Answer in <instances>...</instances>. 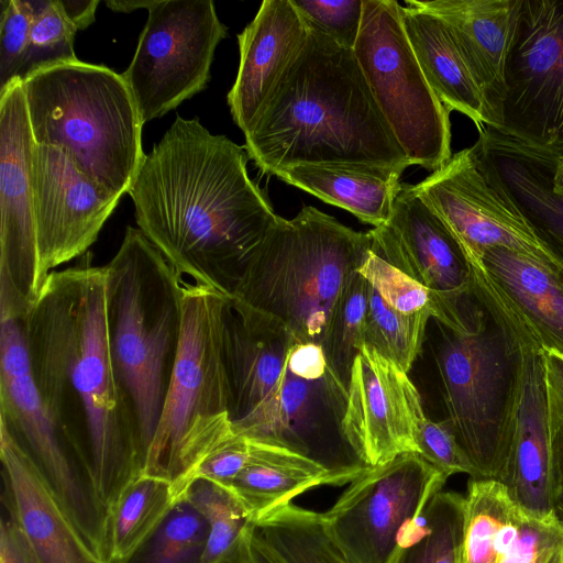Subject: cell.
I'll return each instance as SVG.
<instances>
[{
    "label": "cell",
    "instance_id": "1",
    "mask_svg": "<svg viewBox=\"0 0 563 563\" xmlns=\"http://www.w3.org/2000/svg\"><path fill=\"white\" fill-rule=\"evenodd\" d=\"M87 252L53 271L26 316L32 371L63 435L86 464L109 516L142 475L144 452L133 400L113 357L106 268Z\"/></svg>",
    "mask_w": 563,
    "mask_h": 563
},
{
    "label": "cell",
    "instance_id": "2",
    "mask_svg": "<svg viewBox=\"0 0 563 563\" xmlns=\"http://www.w3.org/2000/svg\"><path fill=\"white\" fill-rule=\"evenodd\" d=\"M244 146L177 115L129 189L139 229L181 280L231 297L277 214Z\"/></svg>",
    "mask_w": 563,
    "mask_h": 563
},
{
    "label": "cell",
    "instance_id": "3",
    "mask_svg": "<svg viewBox=\"0 0 563 563\" xmlns=\"http://www.w3.org/2000/svg\"><path fill=\"white\" fill-rule=\"evenodd\" d=\"M244 136L250 159L268 175L306 164L411 166L354 51L311 25Z\"/></svg>",
    "mask_w": 563,
    "mask_h": 563
},
{
    "label": "cell",
    "instance_id": "4",
    "mask_svg": "<svg viewBox=\"0 0 563 563\" xmlns=\"http://www.w3.org/2000/svg\"><path fill=\"white\" fill-rule=\"evenodd\" d=\"M438 325L434 360L444 419L473 466L471 478L498 481L512 440L527 355L540 343L476 266L456 319Z\"/></svg>",
    "mask_w": 563,
    "mask_h": 563
},
{
    "label": "cell",
    "instance_id": "5",
    "mask_svg": "<svg viewBox=\"0 0 563 563\" xmlns=\"http://www.w3.org/2000/svg\"><path fill=\"white\" fill-rule=\"evenodd\" d=\"M22 85L35 144L60 148L107 192L128 194L146 154L144 123L122 74L78 59L42 69Z\"/></svg>",
    "mask_w": 563,
    "mask_h": 563
},
{
    "label": "cell",
    "instance_id": "6",
    "mask_svg": "<svg viewBox=\"0 0 563 563\" xmlns=\"http://www.w3.org/2000/svg\"><path fill=\"white\" fill-rule=\"evenodd\" d=\"M371 251V236L312 206L277 217L230 298L283 323L299 343L322 345L334 303Z\"/></svg>",
    "mask_w": 563,
    "mask_h": 563
},
{
    "label": "cell",
    "instance_id": "7",
    "mask_svg": "<svg viewBox=\"0 0 563 563\" xmlns=\"http://www.w3.org/2000/svg\"><path fill=\"white\" fill-rule=\"evenodd\" d=\"M104 268L111 349L135 406L145 464L179 350L181 279L132 227Z\"/></svg>",
    "mask_w": 563,
    "mask_h": 563
},
{
    "label": "cell",
    "instance_id": "8",
    "mask_svg": "<svg viewBox=\"0 0 563 563\" xmlns=\"http://www.w3.org/2000/svg\"><path fill=\"white\" fill-rule=\"evenodd\" d=\"M179 350L142 475L169 481L179 495L198 464L235 434L223 357L230 297L181 280Z\"/></svg>",
    "mask_w": 563,
    "mask_h": 563
},
{
    "label": "cell",
    "instance_id": "9",
    "mask_svg": "<svg viewBox=\"0 0 563 563\" xmlns=\"http://www.w3.org/2000/svg\"><path fill=\"white\" fill-rule=\"evenodd\" d=\"M29 311L0 306L1 424L29 456L86 544L110 562L109 512L82 459L56 426L33 375Z\"/></svg>",
    "mask_w": 563,
    "mask_h": 563
},
{
    "label": "cell",
    "instance_id": "10",
    "mask_svg": "<svg viewBox=\"0 0 563 563\" xmlns=\"http://www.w3.org/2000/svg\"><path fill=\"white\" fill-rule=\"evenodd\" d=\"M372 95L411 165L441 168L452 157L450 111L429 86L396 0H364L353 48Z\"/></svg>",
    "mask_w": 563,
    "mask_h": 563
},
{
    "label": "cell",
    "instance_id": "11",
    "mask_svg": "<svg viewBox=\"0 0 563 563\" xmlns=\"http://www.w3.org/2000/svg\"><path fill=\"white\" fill-rule=\"evenodd\" d=\"M135 54L122 74L143 123L203 90L228 27L211 0H154Z\"/></svg>",
    "mask_w": 563,
    "mask_h": 563
},
{
    "label": "cell",
    "instance_id": "12",
    "mask_svg": "<svg viewBox=\"0 0 563 563\" xmlns=\"http://www.w3.org/2000/svg\"><path fill=\"white\" fill-rule=\"evenodd\" d=\"M498 131L563 162V0H520Z\"/></svg>",
    "mask_w": 563,
    "mask_h": 563
},
{
    "label": "cell",
    "instance_id": "13",
    "mask_svg": "<svg viewBox=\"0 0 563 563\" xmlns=\"http://www.w3.org/2000/svg\"><path fill=\"white\" fill-rule=\"evenodd\" d=\"M449 477L413 452L371 467L321 512L350 563H389L407 527Z\"/></svg>",
    "mask_w": 563,
    "mask_h": 563
},
{
    "label": "cell",
    "instance_id": "14",
    "mask_svg": "<svg viewBox=\"0 0 563 563\" xmlns=\"http://www.w3.org/2000/svg\"><path fill=\"white\" fill-rule=\"evenodd\" d=\"M413 188L448 227L471 266L487 249L503 246L563 272L474 145L453 154Z\"/></svg>",
    "mask_w": 563,
    "mask_h": 563
},
{
    "label": "cell",
    "instance_id": "15",
    "mask_svg": "<svg viewBox=\"0 0 563 563\" xmlns=\"http://www.w3.org/2000/svg\"><path fill=\"white\" fill-rule=\"evenodd\" d=\"M21 79L0 92V302L30 309L42 284L32 184L34 148Z\"/></svg>",
    "mask_w": 563,
    "mask_h": 563
},
{
    "label": "cell",
    "instance_id": "16",
    "mask_svg": "<svg viewBox=\"0 0 563 563\" xmlns=\"http://www.w3.org/2000/svg\"><path fill=\"white\" fill-rule=\"evenodd\" d=\"M295 343L279 321L228 299L222 346L235 433L251 439L266 434L295 374L288 366Z\"/></svg>",
    "mask_w": 563,
    "mask_h": 563
},
{
    "label": "cell",
    "instance_id": "17",
    "mask_svg": "<svg viewBox=\"0 0 563 563\" xmlns=\"http://www.w3.org/2000/svg\"><path fill=\"white\" fill-rule=\"evenodd\" d=\"M32 184L43 286L56 267L88 252L121 197L93 184L52 145L34 144Z\"/></svg>",
    "mask_w": 563,
    "mask_h": 563
},
{
    "label": "cell",
    "instance_id": "18",
    "mask_svg": "<svg viewBox=\"0 0 563 563\" xmlns=\"http://www.w3.org/2000/svg\"><path fill=\"white\" fill-rule=\"evenodd\" d=\"M423 415L408 373L363 344L352 365L340 421L342 438L357 457L375 467L402 453H417L416 426Z\"/></svg>",
    "mask_w": 563,
    "mask_h": 563
},
{
    "label": "cell",
    "instance_id": "19",
    "mask_svg": "<svg viewBox=\"0 0 563 563\" xmlns=\"http://www.w3.org/2000/svg\"><path fill=\"white\" fill-rule=\"evenodd\" d=\"M368 233L373 253L443 299L452 300L468 288L471 264L413 185L401 184L389 219Z\"/></svg>",
    "mask_w": 563,
    "mask_h": 563
},
{
    "label": "cell",
    "instance_id": "20",
    "mask_svg": "<svg viewBox=\"0 0 563 563\" xmlns=\"http://www.w3.org/2000/svg\"><path fill=\"white\" fill-rule=\"evenodd\" d=\"M498 481L525 512L540 518L554 516L552 428L544 350L540 345L527 355L512 440Z\"/></svg>",
    "mask_w": 563,
    "mask_h": 563
},
{
    "label": "cell",
    "instance_id": "21",
    "mask_svg": "<svg viewBox=\"0 0 563 563\" xmlns=\"http://www.w3.org/2000/svg\"><path fill=\"white\" fill-rule=\"evenodd\" d=\"M308 33L309 24L291 0H265L238 35L240 64L228 104L243 133L302 47Z\"/></svg>",
    "mask_w": 563,
    "mask_h": 563
},
{
    "label": "cell",
    "instance_id": "22",
    "mask_svg": "<svg viewBox=\"0 0 563 563\" xmlns=\"http://www.w3.org/2000/svg\"><path fill=\"white\" fill-rule=\"evenodd\" d=\"M4 505L22 528L37 563H109L96 555L57 505L33 463L0 424Z\"/></svg>",
    "mask_w": 563,
    "mask_h": 563
},
{
    "label": "cell",
    "instance_id": "23",
    "mask_svg": "<svg viewBox=\"0 0 563 563\" xmlns=\"http://www.w3.org/2000/svg\"><path fill=\"white\" fill-rule=\"evenodd\" d=\"M400 14L419 66L441 103L471 119L478 131L498 128L486 93L450 27L416 0L400 4Z\"/></svg>",
    "mask_w": 563,
    "mask_h": 563
},
{
    "label": "cell",
    "instance_id": "24",
    "mask_svg": "<svg viewBox=\"0 0 563 563\" xmlns=\"http://www.w3.org/2000/svg\"><path fill=\"white\" fill-rule=\"evenodd\" d=\"M416 2L450 27L498 121V110L505 95L506 62L520 0Z\"/></svg>",
    "mask_w": 563,
    "mask_h": 563
},
{
    "label": "cell",
    "instance_id": "25",
    "mask_svg": "<svg viewBox=\"0 0 563 563\" xmlns=\"http://www.w3.org/2000/svg\"><path fill=\"white\" fill-rule=\"evenodd\" d=\"M475 266L518 312L542 349L563 356V272L503 246L487 249Z\"/></svg>",
    "mask_w": 563,
    "mask_h": 563
},
{
    "label": "cell",
    "instance_id": "26",
    "mask_svg": "<svg viewBox=\"0 0 563 563\" xmlns=\"http://www.w3.org/2000/svg\"><path fill=\"white\" fill-rule=\"evenodd\" d=\"M404 168L363 164L295 165L274 176L374 228L390 217Z\"/></svg>",
    "mask_w": 563,
    "mask_h": 563
},
{
    "label": "cell",
    "instance_id": "27",
    "mask_svg": "<svg viewBox=\"0 0 563 563\" xmlns=\"http://www.w3.org/2000/svg\"><path fill=\"white\" fill-rule=\"evenodd\" d=\"M249 439V461L229 487L255 522L306 490L330 485L327 471L312 460L277 444Z\"/></svg>",
    "mask_w": 563,
    "mask_h": 563
},
{
    "label": "cell",
    "instance_id": "28",
    "mask_svg": "<svg viewBox=\"0 0 563 563\" xmlns=\"http://www.w3.org/2000/svg\"><path fill=\"white\" fill-rule=\"evenodd\" d=\"M465 496L439 492L409 525L389 563H462Z\"/></svg>",
    "mask_w": 563,
    "mask_h": 563
},
{
    "label": "cell",
    "instance_id": "29",
    "mask_svg": "<svg viewBox=\"0 0 563 563\" xmlns=\"http://www.w3.org/2000/svg\"><path fill=\"white\" fill-rule=\"evenodd\" d=\"M254 530L284 563H350L328 533L321 514L292 503L262 516Z\"/></svg>",
    "mask_w": 563,
    "mask_h": 563
},
{
    "label": "cell",
    "instance_id": "30",
    "mask_svg": "<svg viewBox=\"0 0 563 563\" xmlns=\"http://www.w3.org/2000/svg\"><path fill=\"white\" fill-rule=\"evenodd\" d=\"M517 510L499 481L470 478L462 563H498Z\"/></svg>",
    "mask_w": 563,
    "mask_h": 563
},
{
    "label": "cell",
    "instance_id": "31",
    "mask_svg": "<svg viewBox=\"0 0 563 563\" xmlns=\"http://www.w3.org/2000/svg\"><path fill=\"white\" fill-rule=\"evenodd\" d=\"M177 496L165 478L141 475L132 481L110 514V562L126 556L159 523Z\"/></svg>",
    "mask_w": 563,
    "mask_h": 563
},
{
    "label": "cell",
    "instance_id": "32",
    "mask_svg": "<svg viewBox=\"0 0 563 563\" xmlns=\"http://www.w3.org/2000/svg\"><path fill=\"white\" fill-rule=\"evenodd\" d=\"M208 533L203 516L179 494L159 523L113 563H203Z\"/></svg>",
    "mask_w": 563,
    "mask_h": 563
},
{
    "label": "cell",
    "instance_id": "33",
    "mask_svg": "<svg viewBox=\"0 0 563 563\" xmlns=\"http://www.w3.org/2000/svg\"><path fill=\"white\" fill-rule=\"evenodd\" d=\"M367 307L368 283L353 272L334 303L321 345L328 372L345 397L353 362L364 344Z\"/></svg>",
    "mask_w": 563,
    "mask_h": 563
},
{
    "label": "cell",
    "instance_id": "34",
    "mask_svg": "<svg viewBox=\"0 0 563 563\" xmlns=\"http://www.w3.org/2000/svg\"><path fill=\"white\" fill-rule=\"evenodd\" d=\"M180 494L208 523L203 563H223L240 550L244 534L255 523V519L230 487L207 478L192 477Z\"/></svg>",
    "mask_w": 563,
    "mask_h": 563
},
{
    "label": "cell",
    "instance_id": "35",
    "mask_svg": "<svg viewBox=\"0 0 563 563\" xmlns=\"http://www.w3.org/2000/svg\"><path fill=\"white\" fill-rule=\"evenodd\" d=\"M430 318L428 312L407 314L395 310L368 285L364 344L408 373L421 351Z\"/></svg>",
    "mask_w": 563,
    "mask_h": 563
},
{
    "label": "cell",
    "instance_id": "36",
    "mask_svg": "<svg viewBox=\"0 0 563 563\" xmlns=\"http://www.w3.org/2000/svg\"><path fill=\"white\" fill-rule=\"evenodd\" d=\"M395 310L412 314L428 312L438 323L446 324L459 297L445 300L417 280L369 251L357 271Z\"/></svg>",
    "mask_w": 563,
    "mask_h": 563
},
{
    "label": "cell",
    "instance_id": "37",
    "mask_svg": "<svg viewBox=\"0 0 563 563\" xmlns=\"http://www.w3.org/2000/svg\"><path fill=\"white\" fill-rule=\"evenodd\" d=\"M33 12L27 52L20 79L59 64L76 62L75 27L63 14L56 0L29 1Z\"/></svg>",
    "mask_w": 563,
    "mask_h": 563
},
{
    "label": "cell",
    "instance_id": "38",
    "mask_svg": "<svg viewBox=\"0 0 563 563\" xmlns=\"http://www.w3.org/2000/svg\"><path fill=\"white\" fill-rule=\"evenodd\" d=\"M498 563H563V525L554 516L540 518L518 507Z\"/></svg>",
    "mask_w": 563,
    "mask_h": 563
},
{
    "label": "cell",
    "instance_id": "39",
    "mask_svg": "<svg viewBox=\"0 0 563 563\" xmlns=\"http://www.w3.org/2000/svg\"><path fill=\"white\" fill-rule=\"evenodd\" d=\"M0 18V92L20 79L24 65L33 12L26 0H1Z\"/></svg>",
    "mask_w": 563,
    "mask_h": 563
},
{
    "label": "cell",
    "instance_id": "40",
    "mask_svg": "<svg viewBox=\"0 0 563 563\" xmlns=\"http://www.w3.org/2000/svg\"><path fill=\"white\" fill-rule=\"evenodd\" d=\"M309 25L338 44L353 49L357 41L364 0H291Z\"/></svg>",
    "mask_w": 563,
    "mask_h": 563
},
{
    "label": "cell",
    "instance_id": "41",
    "mask_svg": "<svg viewBox=\"0 0 563 563\" xmlns=\"http://www.w3.org/2000/svg\"><path fill=\"white\" fill-rule=\"evenodd\" d=\"M415 440L417 453L448 477L457 473L473 477V466L445 419L433 421L426 415L421 416L416 426Z\"/></svg>",
    "mask_w": 563,
    "mask_h": 563
},
{
    "label": "cell",
    "instance_id": "42",
    "mask_svg": "<svg viewBox=\"0 0 563 563\" xmlns=\"http://www.w3.org/2000/svg\"><path fill=\"white\" fill-rule=\"evenodd\" d=\"M250 439L235 433L212 450L196 467L192 477H202L228 486L245 467L250 457Z\"/></svg>",
    "mask_w": 563,
    "mask_h": 563
},
{
    "label": "cell",
    "instance_id": "43",
    "mask_svg": "<svg viewBox=\"0 0 563 563\" xmlns=\"http://www.w3.org/2000/svg\"><path fill=\"white\" fill-rule=\"evenodd\" d=\"M0 526V563H37L33 550L16 519L8 514Z\"/></svg>",
    "mask_w": 563,
    "mask_h": 563
},
{
    "label": "cell",
    "instance_id": "44",
    "mask_svg": "<svg viewBox=\"0 0 563 563\" xmlns=\"http://www.w3.org/2000/svg\"><path fill=\"white\" fill-rule=\"evenodd\" d=\"M288 366L292 373L309 380L329 375L322 346L316 343H295L288 356Z\"/></svg>",
    "mask_w": 563,
    "mask_h": 563
},
{
    "label": "cell",
    "instance_id": "45",
    "mask_svg": "<svg viewBox=\"0 0 563 563\" xmlns=\"http://www.w3.org/2000/svg\"><path fill=\"white\" fill-rule=\"evenodd\" d=\"M544 358L551 424L563 431V356L544 351Z\"/></svg>",
    "mask_w": 563,
    "mask_h": 563
},
{
    "label": "cell",
    "instance_id": "46",
    "mask_svg": "<svg viewBox=\"0 0 563 563\" xmlns=\"http://www.w3.org/2000/svg\"><path fill=\"white\" fill-rule=\"evenodd\" d=\"M551 428L553 451V515L563 525V431L552 424Z\"/></svg>",
    "mask_w": 563,
    "mask_h": 563
},
{
    "label": "cell",
    "instance_id": "47",
    "mask_svg": "<svg viewBox=\"0 0 563 563\" xmlns=\"http://www.w3.org/2000/svg\"><path fill=\"white\" fill-rule=\"evenodd\" d=\"M56 2L76 31L87 29L96 20L99 0H56Z\"/></svg>",
    "mask_w": 563,
    "mask_h": 563
},
{
    "label": "cell",
    "instance_id": "48",
    "mask_svg": "<svg viewBox=\"0 0 563 563\" xmlns=\"http://www.w3.org/2000/svg\"><path fill=\"white\" fill-rule=\"evenodd\" d=\"M243 550L247 563H284L257 536L254 525L244 534Z\"/></svg>",
    "mask_w": 563,
    "mask_h": 563
},
{
    "label": "cell",
    "instance_id": "49",
    "mask_svg": "<svg viewBox=\"0 0 563 563\" xmlns=\"http://www.w3.org/2000/svg\"><path fill=\"white\" fill-rule=\"evenodd\" d=\"M154 0H111L106 5L114 12L130 13L139 9H148Z\"/></svg>",
    "mask_w": 563,
    "mask_h": 563
},
{
    "label": "cell",
    "instance_id": "50",
    "mask_svg": "<svg viewBox=\"0 0 563 563\" xmlns=\"http://www.w3.org/2000/svg\"><path fill=\"white\" fill-rule=\"evenodd\" d=\"M223 563H247L246 559H245L244 550H243V542H242L240 550L238 552H235L231 558H229Z\"/></svg>",
    "mask_w": 563,
    "mask_h": 563
},
{
    "label": "cell",
    "instance_id": "51",
    "mask_svg": "<svg viewBox=\"0 0 563 563\" xmlns=\"http://www.w3.org/2000/svg\"><path fill=\"white\" fill-rule=\"evenodd\" d=\"M561 164L563 165V162H561Z\"/></svg>",
    "mask_w": 563,
    "mask_h": 563
}]
</instances>
